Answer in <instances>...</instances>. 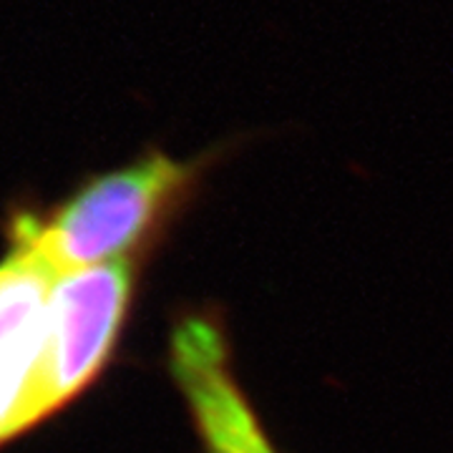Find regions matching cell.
Instances as JSON below:
<instances>
[{"mask_svg": "<svg viewBox=\"0 0 453 453\" xmlns=\"http://www.w3.org/2000/svg\"><path fill=\"white\" fill-rule=\"evenodd\" d=\"M214 159L217 151L177 159L146 149L134 162L86 179L49 214H16L8 232L56 275L124 262L189 204Z\"/></svg>", "mask_w": 453, "mask_h": 453, "instance_id": "cell-1", "label": "cell"}, {"mask_svg": "<svg viewBox=\"0 0 453 453\" xmlns=\"http://www.w3.org/2000/svg\"><path fill=\"white\" fill-rule=\"evenodd\" d=\"M134 275L131 259H124L56 277L46 308L35 426L64 411L106 368L129 315Z\"/></svg>", "mask_w": 453, "mask_h": 453, "instance_id": "cell-2", "label": "cell"}, {"mask_svg": "<svg viewBox=\"0 0 453 453\" xmlns=\"http://www.w3.org/2000/svg\"><path fill=\"white\" fill-rule=\"evenodd\" d=\"M56 273L31 244L11 237L0 259V446L31 431Z\"/></svg>", "mask_w": 453, "mask_h": 453, "instance_id": "cell-3", "label": "cell"}]
</instances>
